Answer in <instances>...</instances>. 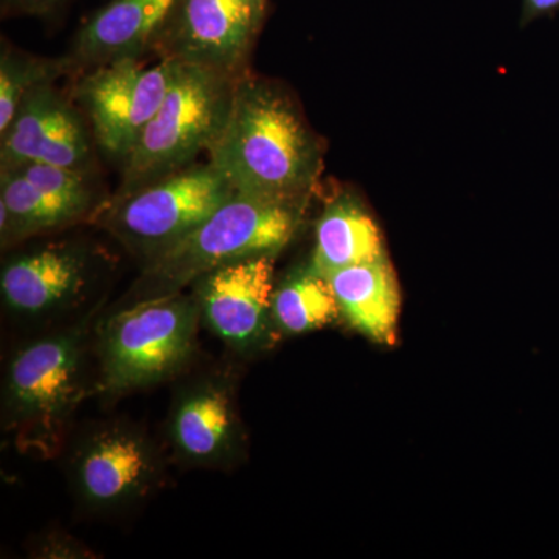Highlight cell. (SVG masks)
I'll return each instance as SVG.
<instances>
[{"label": "cell", "mask_w": 559, "mask_h": 559, "mask_svg": "<svg viewBox=\"0 0 559 559\" xmlns=\"http://www.w3.org/2000/svg\"><path fill=\"white\" fill-rule=\"evenodd\" d=\"M234 84L229 73L178 57L159 110L124 157L127 186L135 189L178 171L207 151L226 120Z\"/></svg>", "instance_id": "obj_5"}, {"label": "cell", "mask_w": 559, "mask_h": 559, "mask_svg": "<svg viewBox=\"0 0 559 559\" xmlns=\"http://www.w3.org/2000/svg\"><path fill=\"white\" fill-rule=\"evenodd\" d=\"M274 255L224 264L197 282L201 319L237 352H255L271 333Z\"/></svg>", "instance_id": "obj_8"}, {"label": "cell", "mask_w": 559, "mask_h": 559, "mask_svg": "<svg viewBox=\"0 0 559 559\" xmlns=\"http://www.w3.org/2000/svg\"><path fill=\"white\" fill-rule=\"evenodd\" d=\"M90 274L81 250L49 246L11 260L0 275V290L9 310L40 316L60 310L80 296Z\"/></svg>", "instance_id": "obj_13"}, {"label": "cell", "mask_w": 559, "mask_h": 559, "mask_svg": "<svg viewBox=\"0 0 559 559\" xmlns=\"http://www.w3.org/2000/svg\"><path fill=\"white\" fill-rule=\"evenodd\" d=\"M260 2L266 3V0H260Z\"/></svg>", "instance_id": "obj_23"}, {"label": "cell", "mask_w": 559, "mask_h": 559, "mask_svg": "<svg viewBox=\"0 0 559 559\" xmlns=\"http://www.w3.org/2000/svg\"><path fill=\"white\" fill-rule=\"evenodd\" d=\"M79 216L81 213L75 209L43 193L20 173L2 170L0 226L3 242L55 229Z\"/></svg>", "instance_id": "obj_17"}, {"label": "cell", "mask_w": 559, "mask_h": 559, "mask_svg": "<svg viewBox=\"0 0 559 559\" xmlns=\"http://www.w3.org/2000/svg\"><path fill=\"white\" fill-rule=\"evenodd\" d=\"M176 0H112L81 28L76 55L109 62L132 57L170 16Z\"/></svg>", "instance_id": "obj_15"}, {"label": "cell", "mask_w": 559, "mask_h": 559, "mask_svg": "<svg viewBox=\"0 0 559 559\" xmlns=\"http://www.w3.org/2000/svg\"><path fill=\"white\" fill-rule=\"evenodd\" d=\"M9 170L20 173L36 189L75 209L81 215L90 207L91 191L79 170L61 167V165L43 164V162H28Z\"/></svg>", "instance_id": "obj_20"}, {"label": "cell", "mask_w": 559, "mask_h": 559, "mask_svg": "<svg viewBox=\"0 0 559 559\" xmlns=\"http://www.w3.org/2000/svg\"><path fill=\"white\" fill-rule=\"evenodd\" d=\"M384 255L380 229L358 202L342 197L330 202L316 226L311 270L329 277L333 272Z\"/></svg>", "instance_id": "obj_16"}, {"label": "cell", "mask_w": 559, "mask_h": 559, "mask_svg": "<svg viewBox=\"0 0 559 559\" xmlns=\"http://www.w3.org/2000/svg\"><path fill=\"white\" fill-rule=\"evenodd\" d=\"M234 194L229 180L207 164L128 190L100 218L120 241L150 257L200 226Z\"/></svg>", "instance_id": "obj_6"}, {"label": "cell", "mask_w": 559, "mask_h": 559, "mask_svg": "<svg viewBox=\"0 0 559 559\" xmlns=\"http://www.w3.org/2000/svg\"><path fill=\"white\" fill-rule=\"evenodd\" d=\"M341 314L378 344L395 342L400 286L385 257L333 272L329 277Z\"/></svg>", "instance_id": "obj_14"}, {"label": "cell", "mask_w": 559, "mask_h": 559, "mask_svg": "<svg viewBox=\"0 0 559 559\" xmlns=\"http://www.w3.org/2000/svg\"><path fill=\"white\" fill-rule=\"evenodd\" d=\"M235 191L301 202L318 178L319 150L293 103L264 81H235L229 110L207 150Z\"/></svg>", "instance_id": "obj_1"}, {"label": "cell", "mask_w": 559, "mask_h": 559, "mask_svg": "<svg viewBox=\"0 0 559 559\" xmlns=\"http://www.w3.org/2000/svg\"><path fill=\"white\" fill-rule=\"evenodd\" d=\"M176 44L182 60L224 73L240 68L259 32L266 3L260 0H176Z\"/></svg>", "instance_id": "obj_11"}, {"label": "cell", "mask_w": 559, "mask_h": 559, "mask_svg": "<svg viewBox=\"0 0 559 559\" xmlns=\"http://www.w3.org/2000/svg\"><path fill=\"white\" fill-rule=\"evenodd\" d=\"M559 9V0H524V20L547 16Z\"/></svg>", "instance_id": "obj_21"}, {"label": "cell", "mask_w": 559, "mask_h": 559, "mask_svg": "<svg viewBox=\"0 0 559 559\" xmlns=\"http://www.w3.org/2000/svg\"><path fill=\"white\" fill-rule=\"evenodd\" d=\"M178 57L143 68L134 57L106 62L81 81L79 97L103 151L127 157L170 90Z\"/></svg>", "instance_id": "obj_7"}, {"label": "cell", "mask_w": 559, "mask_h": 559, "mask_svg": "<svg viewBox=\"0 0 559 559\" xmlns=\"http://www.w3.org/2000/svg\"><path fill=\"white\" fill-rule=\"evenodd\" d=\"M2 170L28 162L83 170L90 140L76 110L49 83L33 87L2 134Z\"/></svg>", "instance_id": "obj_10"}, {"label": "cell", "mask_w": 559, "mask_h": 559, "mask_svg": "<svg viewBox=\"0 0 559 559\" xmlns=\"http://www.w3.org/2000/svg\"><path fill=\"white\" fill-rule=\"evenodd\" d=\"M53 66L25 60L11 51H3L0 60V132L9 130L25 95L49 83Z\"/></svg>", "instance_id": "obj_19"}, {"label": "cell", "mask_w": 559, "mask_h": 559, "mask_svg": "<svg viewBox=\"0 0 559 559\" xmlns=\"http://www.w3.org/2000/svg\"><path fill=\"white\" fill-rule=\"evenodd\" d=\"M300 202L266 200L238 193L200 226L148 257L150 296L180 293L224 264L275 255L296 234Z\"/></svg>", "instance_id": "obj_2"}, {"label": "cell", "mask_w": 559, "mask_h": 559, "mask_svg": "<svg viewBox=\"0 0 559 559\" xmlns=\"http://www.w3.org/2000/svg\"><path fill=\"white\" fill-rule=\"evenodd\" d=\"M201 319L197 297H146L116 312L100 330L102 390L123 393L173 377L187 362Z\"/></svg>", "instance_id": "obj_4"}, {"label": "cell", "mask_w": 559, "mask_h": 559, "mask_svg": "<svg viewBox=\"0 0 559 559\" xmlns=\"http://www.w3.org/2000/svg\"><path fill=\"white\" fill-rule=\"evenodd\" d=\"M84 329L76 325L44 337L11 359L3 417L21 450L49 455L60 448L69 417L83 395Z\"/></svg>", "instance_id": "obj_3"}, {"label": "cell", "mask_w": 559, "mask_h": 559, "mask_svg": "<svg viewBox=\"0 0 559 559\" xmlns=\"http://www.w3.org/2000/svg\"><path fill=\"white\" fill-rule=\"evenodd\" d=\"M16 9L28 11V13H47L60 5L62 0H9Z\"/></svg>", "instance_id": "obj_22"}, {"label": "cell", "mask_w": 559, "mask_h": 559, "mask_svg": "<svg viewBox=\"0 0 559 559\" xmlns=\"http://www.w3.org/2000/svg\"><path fill=\"white\" fill-rule=\"evenodd\" d=\"M170 437L180 457L197 465L234 457L242 429L229 382L201 381L186 390L173 407Z\"/></svg>", "instance_id": "obj_12"}, {"label": "cell", "mask_w": 559, "mask_h": 559, "mask_svg": "<svg viewBox=\"0 0 559 559\" xmlns=\"http://www.w3.org/2000/svg\"><path fill=\"white\" fill-rule=\"evenodd\" d=\"M340 314L329 278L311 267L286 280L272 299V319L288 334L323 329Z\"/></svg>", "instance_id": "obj_18"}, {"label": "cell", "mask_w": 559, "mask_h": 559, "mask_svg": "<svg viewBox=\"0 0 559 559\" xmlns=\"http://www.w3.org/2000/svg\"><path fill=\"white\" fill-rule=\"evenodd\" d=\"M73 484L92 509H119L151 491L160 476L156 448L138 429L106 426L75 452Z\"/></svg>", "instance_id": "obj_9"}]
</instances>
